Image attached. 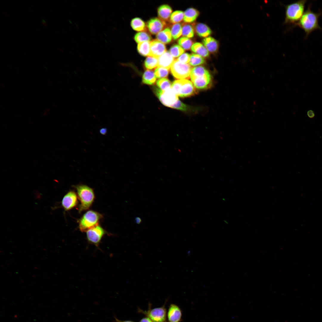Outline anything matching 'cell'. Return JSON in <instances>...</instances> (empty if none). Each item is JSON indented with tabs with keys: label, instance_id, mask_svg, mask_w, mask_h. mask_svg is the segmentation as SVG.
<instances>
[{
	"label": "cell",
	"instance_id": "cell-39",
	"mask_svg": "<svg viewBox=\"0 0 322 322\" xmlns=\"http://www.w3.org/2000/svg\"><path fill=\"white\" fill-rule=\"evenodd\" d=\"M107 132V129L106 128H103L101 129L100 130V133L103 135H106Z\"/></svg>",
	"mask_w": 322,
	"mask_h": 322
},
{
	"label": "cell",
	"instance_id": "cell-19",
	"mask_svg": "<svg viewBox=\"0 0 322 322\" xmlns=\"http://www.w3.org/2000/svg\"><path fill=\"white\" fill-rule=\"evenodd\" d=\"M191 49L193 52L203 57L209 56V52L204 45L201 43L196 42L193 44Z\"/></svg>",
	"mask_w": 322,
	"mask_h": 322
},
{
	"label": "cell",
	"instance_id": "cell-41",
	"mask_svg": "<svg viewBox=\"0 0 322 322\" xmlns=\"http://www.w3.org/2000/svg\"><path fill=\"white\" fill-rule=\"evenodd\" d=\"M135 222L137 224H140L141 223L142 220L140 217H137L135 218Z\"/></svg>",
	"mask_w": 322,
	"mask_h": 322
},
{
	"label": "cell",
	"instance_id": "cell-25",
	"mask_svg": "<svg viewBox=\"0 0 322 322\" xmlns=\"http://www.w3.org/2000/svg\"><path fill=\"white\" fill-rule=\"evenodd\" d=\"M205 62L204 58L195 53L191 55L189 64L191 66H195L204 64Z\"/></svg>",
	"mask_w": 322,
	"mask_h": 322
},
{
	"label": "cell",
	"instance_id": "cell-24",
	"mask_svg": "<svg viewBox=\"0 0 322 322\" xmlns=\"http://www.w3.org/2000/svg\"><path fill=\"white\" fill-rule=\"evenodd\" d=\"M131 26L134 30L139 31L144 30L145 27V22L139 18H135L132 19L131 22Z\"/></svg>",
	"mask_w": 322,
	"mask_h": 322
},
{
	"label": "cell",
	"instance_id": "cell-10",
	"mask_svg": "<svg viewBox=\"0 0 322 322\" xmlns=\"http://www.w3.org/2000/svg\"><path fill=\"white\" fill-rule=\"evenodd\" d=\"M106 233L104 229L98 225L86 231L87 240L90 244L98 247L102 239Z\"/></svg>",
	"mask_w": 322,
	"mask_h": 322
},
{
	"label": "cell",
	"instance_id": "cell-11",
	"mask_svg": "<svg viewBox=\"0 0 322 322\" xmlns=\"http://www.w3.org/2000/svg\"><path fill=\"white\" fill-rule=\"evenodd\" d=\"M78 196L74 191H70L63 197L61 205L65 211H68L75 207L78 204Z\"/></svg>",
	"mask_w": 322,
	"mask_h": 322
},
{
	"label": "cell",
	"instance_id": "cell-27",
	"mask_svg": "<svg viewBox=\"0 0 322 322\" xmlns=\"http://www.w3.org/2000/svg\"><path fill=\"white\" fill-rule=\"evenodd\" d=\"M182 35L189 38L193 37L194 30L192 26L188 24H183L182 26Z\"/></svg>",
	"mask_w": 322,
	"mask_h": 322
},
{
	"label": "cell",
	"instance_id": "cell-33",
	"mask_svg": "<svg viewBox=\"0 0 322 322\" xmlns=\"http://www.w3.org/2000/svg\"><path fill=\"white\" fill-rule=\"evenodd\" d=\"M185 51V50L180 45L175 44L171 47L169 52L174 58H177L184 53Z\"/></svg>",
	"mask_w": 322,
	"mask_h": 322
},
{
	"label": "cell",
	"instance_id": "cell-36",
	"mask_svg": "<svg viewBox=\"0 0 322 322\" xmlns=\"http://www.w3.org/2000/svg\"><path fill=\"white\" fill-rule=\"evenodd\" d=\"M191 55L187 53H184L180 56L177 59L179 62L184 64H188L189 63Z\"/></svg>",
	"mask_w": 322,
	"mask_h": 322
},
{
	"label": "cell",
	"instance_id": "cell-2",
	"mask_svg": "<svg viewBox=\"0 0 322 322\" xmlns=\"http://www.w3.org/2000/svg\"><path fill=\"white\" fill-rule=\"evenodd\" d=\"M307 1H297L285 7L284 24H295L297 23L303 15Z\"/></svg>",
	"mask_w": 322,
	"mask_h": 322
},
{
	"label": "cell",
	"instance_id": "cell-22",
	"mask_svg": "<svg viewBox=\"0 0 322 322\" xmlns=\"http://www.w3.org/2000/svg\"><path fill=\"white\" fill-rule=\"evenodd\" d=\"M156 80V77L154 72L151 70H147L144 73L142 77L143 83L149 85L154 84Z\"/></svg>",
	"mask_w": 322,
	"mask_h": 322
},
{
	"label": "cell",
	"instance_id": "cell-38",
	"mask_svg": "<svg viewBox=\"0 0 322 322\" xmlns=\"http://www.w3.org/2000/svg\"><path fill=\"white\" fill-rule=\"evenodd\" d=\"M139 322H154L149 318L147 317H145L141 319Z\"/></svg>",
	"mask_w": 322,
	"mask_h": 322
},
{
	"label": "cell",
	"instance_id": "cell-28",
	"mask_svg": "<svg viewBox=\"0 0 322 322\" xmlns=\"http://www.w3.org/2000/svg\"><path fill=\"white\" fill-rule=\"evenodd\" d=\"M158 86L162 91H165L171 88V83L170 80L166 78H160L157 81Z\"/></svg>",
	"mask_w": 322,
	"mask_h": 322
},
{
	"label": "cell",
	"instance_id": "cell-12",
	"mask_svg": "<svg viewBox=\"0 0 322 322\" xmlns=\"http://www.w3.org/2000/svg\"><path fill=\"white\" fill-rule=\"evenodd\" d=\"M182 316L180 307L175 304H171L167 311L166 322H180L182 321Z\"/></svg>",
	"mask_w": 322,
	"mask_h": 322
},
{
	"label": "cell",
	"instance_id": "cell-32",
	"mask_svg": "<svg viewBox=\"0 0 322 322\" xmlns=\"http://www.w3.org/2000/svg\"><path fill=\"white\" fill-rule=\"evenodd\" d=\"M151 39L149 35L144 32H138L136 34L134 37V40L138 43L145 41H149Z\"/></svg>",
	"mask_w": 322,
	"mask_h": 322
},
{
	"label": "cell",
	"instance_id": "cell-5",
	"mask_svg": "<svg viewBox=\"0 0 322 322\" xmlns=\"http://www.w3.org/2000/svg\"><path fill=\"white\" fill-rule=\"evenodd\" d=\"M102 217L100 213L93 210L85 213L79 220V228L82 232H86L89 229L98 225Z\"/></svg>",
	"mask_w": 322,
	"mask_h": 322
},
{
	"label": "cell",
	"instance_id": "cell-9",
	"mask_svg": "<svg viewBox=\"0 0 322 322\" xmlns=\"http://www.w3.org/2000/svg\"><path fill=\"white\" fill-rule=\"evenodd\" d=\"M154 90L160 102L166 106L171 107L179 99L178 96L171 88L162 91L157 88L155 87Z\"/></svg>",
	"mask_w": 322,
	"mask_h": 322
},
{
	"label": "cell",
	"instance_id": "cell-4",
	"mask_svg": "<svg viewBox=\"0 0 322 322\" xmlns=\"http://www.w3.org/2000/svg\"><path fill=\"white\" fill-rule=\"evenodd\" d=\"M75 188L80 202L78 209L80 213L90 207L95 198V194L93 189L86 185H78L75 186Z\"/></svg>",
	"mask_w": 322,
	"mask_h": 322
},
{
	"label": "cell",
	"instance_id": "cell-35",
	"mask_svg": "<svg viewBox=\"0 0 322 322\" xmlns=\"http://www.w3.org/2000/svg\"><path fill=\"white\" fill-rule=\"evenodd\" d=\"M171 108L184 111H186L188 109V107L186 105L182 103L179 99Z\"/></svg>",
	"mask_w": 322,
	"mask_h": 322
},
{
	"label": "cell",
	"instance_id": "cell-34",
	"mask_svg": "<svg viewBox=\"0 0 322 322\" xmlns=\"http://www.w3.org/2000/svg\"><path fill=\"white\" fill-rule=\"evenodd\" d=\"M169 69L160 67H157L155 69L154 73L156 78H164L168 76Z\"/></svg>",
	"mask_w": 322,
	"mask_h": 322
},
{
	"label": "cell",
	"instance_id": "cell-20",
	"mask_svg": "<svg viewBox=\"0 0 322 322\" xmlns=\"http://www.w3.org/2000/svg\"><path fill=\"white\" fill-rule=\"evenodd\" d=\"M199 14V12L196 10L192 8L188 9L184 12V21L190 23L193 22L196 19Z\"/></svg>",
	"mask_w": 322,
	"mask_h": 322
},
{
	"label": "cell",
	"instance_id": "cell-21",
	"mask_svg": "<svg viewBox=\"0 0 322 322\" xmlns=\"http://www.w3.org/2000/svg\"><path fill=\"white\" fill-rule=\"evenodd\" d=\"M172 35L171 30L167 28L161 31L156 35L157 39L163 44H168L171 40Z\"/></svg>",
	"mask_w": 322,
	"mask_h": 322
},
{
	"label": "cell",
	"instance_id": "cell-29",
	"mask_svg": "<svg viewBox=\"0 0 322 322\" xmlns=\"http://www.w3.org/2000/svg\"><path fill=\"white\" fill-rule=\"evenodd\" d=\"M171 30L172 36L174 40L177 39L182 35V26L179 23L174 24Z\"/></svg>",
	"mask_w": 322,
	"mask_h": 322
},
{
	"label": "cell",
	"instance_id": "cell-7",
	"mask_svg": "<svg viewBox=\"0 0 322 322\" xmlns=\"http://www.w3.org/2000/svg\"><path fill=\"white\" fill-rule=\"evenodd\" d=\"M165 304L160 307L151 308V305L149 303L148 309L144 311L138 308V312L143 313L154 322H166L167 318L166 310Z\"/></svg>",
	"mask_w": 322,
	"mask_h": 322
},
{
	"label": "cell",
	"instance_id": "cell-40",
	"mask_svg": "<svg viewBox=\"0 0 322 322\" xmlns=\"http://www.w3.org/2000/svg\"><path fill=\"white\" fill-rule=\"evenodd\" d=\"M114 317L115 320L114 321L115 322H134V321L130 320H120L118 319L115 316H114Z\"/></svg>",
	"mask_w": 322,
	"mask_h": 322
},
{
	"label": "cell",
	"instance_id": "cell-3",
	"mask_svg": "<svg viewBox=\"0 0 322 322\" xmlns=\"http://www.w3.org/2000/svg\"><path fill=\"white\" fill-rule=\"evenodd\" d=\"M190 76L194 86L198 89H205L210 86L211 76L207 70L202 66L192 68Z\"/></svg>",
	"mask_w": 322,
	"mask_h": 322
},
{
	"label": "cell",
	"instance_id": "cell-31",
	"mask_svg": "<svg viewBox=\"0 0 322 322\" xmlns=\"http://www.w3.org/2000/svg\"><path fill=\"white\" fill-rule=\"evenodd\" d=\"M178 43L184 50H188L191 49L193 44L192 41L189 38L182 37L180 38Z\"/></svg>",
	"mask_w": 322,
	"mask_h": 322
},
{
	"label": "cell",
	"instance_id": "cell-26",
	"mask_svg": "<svg viewBox=\"0 0 322 322\" xmlns=\"http://www.w3.org/2000/svg\"><path fill=\"white\" fill-rule=\"evenodd\" d=\"M158 58L151 56H148L144 62L145 68L148 70L153 69L158 65Z\"/></svg>",
	"mask_w": 322,
	"mask_h": 322
},
{
	"label": "cell",
	"instance_id": "cell-17",
	"mask_svg": "<svg viewBox=\"0 0 322 322\" xmlns=\"http://www.w3.org/2000/svg\"><path fill=\"white\" fill-rule=\"evenodd\" d=\"M172 10L168 5L164 4L160 6L158 9V14L160 18L165 21H168L171 15Z\"/></svg>",
	"mask_w": 322,
	"mask_h": 322
},
{
	"label": "cell",
	"instance_id": "cell-13",
	"mask_svg": "<svg viewBox=\"0 0 322 322\" xmlns=\"http://www.w3.org/2000/svg\"><path fill=\"white\" fill-rule=\"evenodd\" d=\"M166 51L164 44L157 39L154 40L150 42L149 56L158 58Z\"/></svg>",
	"mask_w": 322,
	"mask_h": 322
},
{
	"label": "cell",
	"instance_id": "cell-37",
	"mask_svg": "<svg viewBox=\"0 0 322 322\" xmlns=\"http://www.w3.org/2000/svg\"><path fill=\"white\" fill-rule=\"evenodd\" d=\"M308 116L310 118H312L314 117L315 114L314 111L311 110H309L307 112Z\"/></svg>",
	"mask_w": 322,
	"mask_h": 322
},
{
	"label": "cell",
	"instance_id": "cell-15",
	"mask_svg": "<svg viewBox=\"0 0 322 322\" xmlns=\"http://www.w3.org/2000/svg\"><path fill=\"white\" fill-rule=\"evenodd\" d=\"M158 66L169 69L174 61V58L169 52L166 51L158 58Z\"/></svg>",
	"mask_w": 322,
	"mask_h": 322
},
{
	"label": "cell",
	"instance_id": "cell-23",
	"mask_svg": "<svg viewBox=\"0 0 322 322\" xmlns=\"http://www.w3.org/2000/svg\"><path fill=\"white\" fill-rule=\"evenodd\" d=\"M150 42L147 41L139 43L137 49L139 53L143 56H149Z\"/></svg>",
	"mask_w": 322,
	"mask_h": 322
},
{
	"label": "cell",
	"instance_id": "cell-16",
	"mask_svg": "<svg viewBox=\"0 0 322 322\" xmlns=\"http://www.w3.org/2000/svg\"><path fill=\"white\" fill-rule=\"evenodd\" d=\"M202 43L209 52H215L218 48L219 44L217 41L211 37L209 36L205 38L202 40Z\"/></svg>",
	"mask_w": 322,
	"mask_h": 322
},
{
	"label": "cell",
	"instance_id": "cell-30",
	"mask_svg": "<svg viewBox=\"0 0 322 322\" xmlns=\"http://www.w3.org/2000/svg\"><path fill=\"white\" fill-rule=\"evenodd\" d=\"M184 13L180 10H177L173 12L170 16L171 22L173 24L179 23L183 19Z\"/></svg>",
	"mask_w": 322,
	"mask_h": 322
},
{
	"label": "cell",
	"instance_id": "cell-6",
	"mask_svg": "<svg viewBox=\"0 0 322 322\" xmlns=\"http://www.w3.org/2000/svg\"><path fill=\"white\" fill-rule=\"evenodd\" d=\"M171 89L178 96L182 97L191 96L195 92L192 83L187 79L175 80L172 84Z\"/></svg>",
	"mask_w": 322,
	"mask_h": 322
},
{
	"label": "cell",
	"instance_id": "cell-18",
	"mask_svg": "<svg viewBox=\"0 0 322 322\" xmlns=\"http://www.w3.org/2000/svg\"><path fill=\"white\" fill-rule=\"evenodd\" d=\"M195 30L197 35L200 37H207L211 33V30L206 25L201 23L196 24Z\"/></svg>",
	"mask_w": 322,
	"mask_h": 322
},
{
	"label": "cell",
	"instance_id": "cell-8",
	"mask_svg": "<svg viewBox=\"0 0 322 322\" xmlns=\"http://www.w3.org/2000/svg\"><path fill=\"white\" fill-rule=\"evenodd\" d=\"M192 69L189 64L182 63L176 59L171 67V71L175 78L182 79L188 78L190 76Z\"/></svg>",
	"mask_w": 322,
	"mask_h": 322
},
{
	"label": "cell",
	"instance_id": "cell-14",
	"mask_svg": "<svg viewBox=\"0 0 322 322\" xmlns=\"http://www.w3.org/2000/svg\"><path fill=\"white\" fill-rule=\"evenodd\" d=\"M166 25L165 21L157 18L150 19L147 24L149 31L153 34H158L164 28Z\"/></svg>",
	"mask_w": 322,
	"mask_h": 322
},
{
	"label": "cell",
	"instance_id": "cell-1",
	"mask_svg": "<svg viewBox=\"0 0 322 322\" xmlns=\"http://www.w3.org/2000/svg\"><path fill=\"white\" fill-rule=\"evenodd\" d=\"M311 4H309L301 19L294 26L298 27L304 31L305 39L313 31L317 30H322V27L318 23L319 18L322 16V10L315 13L311 10Z\"/></svg>",
	"mask_w": 322,
	"mask_h": 322
}]
</instances>
